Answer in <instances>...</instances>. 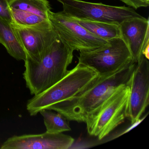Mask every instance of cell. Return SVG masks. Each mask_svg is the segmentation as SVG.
Wrapping results in <instances>:
<instances>
[{"mask_svg": "<svg viewBox=\"0 0 149 149\" xmlns=\"http://www.w3.org/2000/svg\"><path fill=\"white\" fill-rule=\"evenodd\" d=\"M69 17L97 37L106 40L122 37L120 23Z\"/></svg>", "mask_w": 149, "mask_h": 149, "instance_id": "cell-13", "label": "cell"}, {"mask_svg": "<svg viewBox=\"0 0 149 149\" xmlns=\"http://www.w3.org/2000/svg\"><path fill=\"white\" fill-rule=\"evenodd\" d=\"M11 25L26 57L31 60L40 59L45 50L59 38L50 22L34 26Z\"/></svg>", "mask_w": 149, "mask_h": 149, "instance_id": "cell-9", "label": "cell"}, {"mask_svg": "<svg viewBox=\"0 0 149 149\" xmlns=\"http://www.w3.org/2000/svg\"><path fill=\"white\" fill-rule=\"evenodd\" d=\"M40 113L43 117L47 132L59 133L71 130L69 121L61 113L48 109L42 110Z\"/></svg>", "mask_w": 149, "mask_h": 149, "instance_id": "cell-15", "label": "cell"}, {"mask_svg": "<svg viewBox=\"0 0 149 149\" xmlns=\"http://www.w3.org/2000/svg\"><path fill=\"white\" fill-rule=\"evenodd\" d=\"M73 52L59 38L38 60L26 57L23 77L31 95L40 94L67 74L73 61Z\"/></svg>", "mask_w": 149, "mask_h": 149, "instance_id": "cell-2", "label": "cell"}, {"mask_svg": "<svg viewBox=\"0 0 149 149\" xmlns=\"http://www.w3.org/2000/svg\"><path fill=\"white\" fill-rule=\"evenodd\" d=\"M130 91L129 83L122 86L87 117L84 123L90 136L102 140L124 122Z\"/></svg>", "mask_w": 149, "mask_h": 149, "instance_id": "cell-4", "label": "cell"}, {"mask_svg": "<svg viewBox=\"0 0 149 149\" xmlns=\"http://www.w3.org/2000/svg\"><path fill=\"white\" fill-rule=\"evenodd\" d=\"M64 14L73 18L120 23L125 20L141 15L130 7L114 6L81 0H57Z\"/></svg>", "mask_w": 149, "mask_h": 149, "instance_id": "cell-7", "label": "cell"}, {"mask_svg": "<svg viewBox=\"0 0 149 149\" xmlns=\"http://www.w3.org/2000/svg\"><path fill=\"white\" fill-rule=\"evenodd\" d=\"M9 1L10 0H0V19L13 24V20L9 7Z\"/></svg>", "mask_w": 149, "mask_h": 149, "instance_id": "cell-16", "label": "cell"}, {"mask_svg": "<svg viewBox=\"0 0 149 149\" xmlns=\"http://www.w3.org/2000/svg\"><path fill=\"white\" fill-rule=\"evenodd\" d=\"M99 76L93 69L78 63L58 82L29 100L27 109L30 116H36L40 111L53 104L77 95Z\"/></svg>", "mask_w": 149, "mask_h": 149, "instance_id": "cell-3", "label": "cell"}, {"mask_svg": "<svg viewBox=\"0 0 149 149\" xmlns=\"http://www.w3.org/2000/svg\"><path fill=\"white\" fill-rule=\"evenodd\" d=\"M78 63L95 70L99 75L117 71L133 61L129 48L122 37L109 40V43L90 51L80 52Z\"/></svg>", "mask_w": 149, "mask_h": 149, "instance_id": "cell-5", "label": "cell"}, {"mask_svg": "<svg viewBox=\"0 0 149 149\" xmlns=\"http://www.w3.org/2000/svg\"><path fill=\"white\" fill-rule=\"evenodd\" d=\"M49 17L59 38L73 51H92L109 43V40L95 36L62 11H51Z\"/></svg>", "mask_w": 149, "mask_h": 149, "instance_id": "cell-6", "label": "cell"}, {"mask_svg": "<svg viewBox=\"0 0 149 149\" xmlns=\"http://www.w3.org/2000/svg\"><path fill=\"white\" fill-rule=\"evenodd\" d=\"M130 7L134 9L149 6V0H120Z\"/></svg>", "mask_w": 149, "mask_h": 149, "instance_id": "cell-17", "label": "cell"}, {"mask_svg": "<svg viewBox=\"0 0 149 149\" xmlns=\"http://www.w3.org/2000/svg\"><path fill=\"white\" fill-rule=\"evenodd\" d=\"M136 64L132 61L114 73L99 75L93 84L77 95L53 104L47 109L61 113L68 121L84 123L87 117L99 108L116 90L128 84Z\"/></svg>", "mask_w": 149, "mask_h": 149, "instance_id": "cell-1", "label": "cell"}, {"mask_svg": "<svg viewBox=\"0 0 149 149\" xmlns=\"http://www.w3.org/2000/svg\"><path fill=\"white\" fill-rule=\"evenodd\" d=\"M0 43L10 56L19 61H25L26 54L12 27V25L0 19Z\"/></svg>", "mask_w": 149, "mask_h": 149, "instance_id": "cell-14", "label": "cell"}, {"mask_svg": "<svg viewBox=\"0 0 149 149\" xmlns=\"http://www.w3.org/2000/svg\"><path fill=\"white\" fill-rule=\"evenodd\" d=\"M129 85L126 118L133 124L141 118L149 104V62L144 56L136 63Z\"/></svg>", "mask_w": 149, "mask_h": 149, "instance_id": "cell-8", "label": "cell"}, {"mask_svg": "<svg viewBox=\"0 0 149 149\" xmlns=\"http://www.w3.org/2000/svg\"><path fill=\"white\" fill-rule=\"evenodd\" d=\"M74 139L62 133L46 132L39 134L14 136L5 141L1 149H68Z\"/></svg>", "mask_w": 149, "mask_h": 149, "instance_id": "cell-10", "label": "cell"}, {"mask_svg": "<svg viewBox=\"0 0 149 149\" xmlns=\"http://www.w3.org/2000/svg\"><path fill=\"white\" fill-rule=\"evenodd\" d=\"M13 24L34 26L49 23L51 6L47 0H10Z\"/></svg>", "mask_w": 149, "mask_h": 149, "instance_id": "cell-11", "label": "cell"}, {"mask_svg": "<svg viewBox=\"0 0 149 149\" xmlns=\"http://www.w3.org/2000/svg\"><path fill=\"white\" fill-rule=\"evenodd\" d=\"M121 36L137 63L149 47V19L141 16L129 18L120 23Z\"/></svg>", "mask_w": 149, "mask_h": 149, "instance_id": "cell-12", "label": "cell"}]
</instances>
